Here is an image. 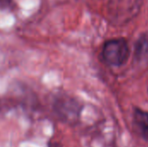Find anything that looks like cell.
I'll return each instance as SVG.
<instances>
[{"instance_id":"6da1fadb","label":"cell","mask_w":148,"mask_h":147,"mask_svg":"<svg viewBox=\"0 0 148 147\" xmlns=\"http://www.w3.org/2000/svg\"><path fill=\"white\" fill-rule=\"evenodd\" d=\"M101 55L104 62L109 66L120 67L125 64L128 59V44L122 38L108 40L103 46Z\"/></svg>"},{"instance_id":"7a4b0ae2","label":"cell","mask_w":148,"mask_h":147,"mask_svg":"<svg viewBox=\"0 0 148 147\" xmlns=\"http://www.w3.org/2000/svg\"><path fill=\"white\" fill-rule=\"evenodd\" d=\"M54 107L58 116L68 123H75L80 118L82 108L76 100L68 96L57 98Z\"/></svg>"},{"instance_id":"3957f363","label":"cell","mask_w":148,"mask_h":147,"mask_svg":"<svg viewBox=\"0 0 148 147\" xmlns=\"http://www.w3.org/2000/svg\"><path fill=\"white\" fill-rule=\"evenodd\" d=\"M110 12L113 17L117 20H127L135 15L138 10L139 0H111Z\"/></svg>"},{"instance_id":"277c9868","label":"cell","mask_w":148,"mask_h":147,"mask_svg":"<svg viewBox=\"0 0 148 147\" xmlns=\"http://www.w3.org/2000/svg\"><path fill=\"white\" fill-rule=\"evenodd\" d=\"M133 124L137 134L148 141V112L140 108H135L134 112Z\"/></svg>"},{"instance_id":"5b68a950","label":"cell","mask_w":148,"mask_h":147,"mask_svg":"<svg viewBox=\"0 0 148 147\" xmlns=\"http://www.w3.org/2000/svg\"><path fill=\"white\" fill-rule=\"evenodd\" d=\"M134 57L139 63H148V35L141 36L134 48Z\"/></svg>"},{"instance_id":"8992f818","label":"cell","mask_w":148,"mask_h":147,"mask_svg":"<svg viewBox=\"0 0 148 147\" xmlns=\"http://www.w3.org/2000/svg\"><path fill=\"white\" fill-rule=\"evenodd\" d=\"M14 0H0V9L12 10L14 7Z\"/></svg>"},{"instance_id":"52a82bcc","label":"cell","mask_w":148,"mask_h":147,"mask_svg":"<svg viewBox=\"0 0 148 147\" xmlns=\"http://www.w3.org/2000/svg\"><path fill=\"white\" fill-rule=\"evenodd\" d=\"M48 147H62V146L57 143V142H53V141H50L49 144H48Z\"/></svg>"}]
</instances>
